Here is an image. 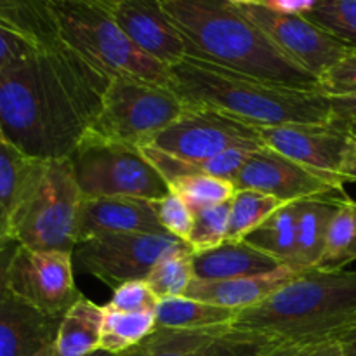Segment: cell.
<instances>
[{"instance_id":"6da1fadb","label":"cell","mask_w":356,"mask_h":356,"mask_svg":"<svg viewBox=\"0 0 356 356\" xmlns=\"http://www.w3.org/2000/svg\"><path fill=\"white\" fill-rule=\"evenodd\" d=\"M110 76L58 42L0 72V132L35 160L70 159L90 131Z\"/></svg>"},{"instance_id":"7a4b0ae2","label":"cell","mask_w":356,"mask_h":356,"mask_svg":"<svg viewBox=\"0 0 356 356\" xmlns=\"http://www.w3.org/2000/svg\"><path fill=\"white\" fill-rule=\"evenodd\" d=\"M169 87L190 108L212 110L250 127L332 120V103L318 89H299L243 75L184 56L169 66Z\"/></svg>"},{"instance_id":"3957f363","label":"cell","mask_w":356,"mask_h":356,"mask_svg":"<svg viewBox=\"0 0 356 356\" xmlns=\"http://www.w3.org/2000/svg\"><path fill=\"white\" fill-rule=\"evenodd\" d=\"M159 2L183 35L186 56L266 82L318 89V80L278 51L238 7L225 0Z\"/></svg>"},{"instance_id":"277c9868","label":"cell","mask_w":356,"mask_h":356,"mask_svg":"<svg viewBox=\"0 0 356 356\" xmlns=\"http://www.w3.org/2000/svg\"><path fill=\"white\" fill-rule=\"evenodd\" d=\"M229 327L264 343L341 341L356 327V271H302Z\"/></svg>"},{"instance_id":"5b68a950","label":"cell","mask_w":356,"mask_h":356,"mask_svg":"<svg viewBox=\"0 0 356 356\" xmlns=\"http://www.w3.org/2000/svg\"><path fill=\"white\" fill-rule=\"evenodd\" d=\"M58 40L101 73L169 86L165 65L143 52L111 14L92 0H45Z\"/></svg>"},{"instance_id":"8992f818","label":"cell","mask_w":356,"mask_h":356,"mask_svg":"<svg viewBox=\"0 0 356 356\" xmlns=\"http://www.w3.org/2000/svg\"><path fill=\"white\" fill-rule=\"evenodd\" d=\"M82 202L72 160H35L10 218V242L37 250L73 252Z\"/></svg>"},{"instance_id":"52a82bcc","label":"cell","mask_w":356,"mask_h":356,"mask_svg":"<svg viewBox=\"0 0 356 356\" xmlns=\"http://www.w3.org/2000/svg\"><path fill=\"white\" fill-rule=\"evenodd\" d=\"M83 198L125 197L159 200L169 186L156 167L136 146L87 132L70 156Z\"/></svg>"},{"instance_id":"ba28073f","label":"cell","mask_w":356,"mask_h":356,"mask_svg":"<svg viewBox=\"0 0 356 356\" xmlns=\"http://www.w3.org/2000/svg\"><path fill=\"white\" fill-rule=\"evenodd\" d=\"M190 111L169 86L148 80L113 76L90 132L124 145H148L149 139Z\"/></svg>"},{"instance_id":"9c48e42d","label":"cell","mask_w":356,"mask_h":356,"mask_svg":"<svg viewBox=\"0 0 356 356\" xmlns=\"http://www.w3.org/2000/svg\"><path fill=\"white\" fill-rule=\"evenodd\" d=\"M254 131L264 148L287 156L339 191L356 183V139L332 120L254 127Z\"/></svg>"},{"instance_id":"30bf717a","label":"cell","mask_w":356,"mask_h":356,"mask_svg":"<svg viewBox=\"0 0 356 356\" xmlns=\"http://www.w3.org/2000/svg\"><path fill=\"white\" fill-rule=\"evenodd\" d=\"M6 289L24 305L63 316L80 298L73 278V252L14 245L6 268Z\"/></svg>"},{"instance_id":"8fae6325","label":"cell","mask_w":356,"mask_h":356,"mask_svg":"<svg viewBox=\"0 0 356 356\" xmlns=\"http://www.w3.org/2000/svg\"><path fill=\"white\" fill-rule=\"evenodd\" d=\"M190 249L170 235H96L80 240L73 257L80 270L117 289L132 280H145L162 257Z\"/></svg>"},{"instance_id":"7c38bea8","label":"cell","mask_w":356,"mask_h":356,"mask_svg":"<svg viewBox=\"0 0 356 356\" xmlns=\"http://www.w3.org/2000/svg\"><path fill=\"white\" fill-rule=\"evenodd\" d=\"M145 146L181 162H202L233 146L264 148L254 127L200 108H190L184 117L153 136Z\"/></svg>"},{"instance_id":"4fadbf2b","label":"cell","mask_w":356,"mask_h":356,"mask_svg":"<svg viewBox=\"0 0 356 356\" xmlns=\"http://www.w3.org/2000/svg\"><path fill=\"white\" fill-rule=\"evenodd\" d=\"M275 47L316 80L356 49L337 40L306 16H285L266 7H238Z\"/></svg>"},{"instance_id":"5bb4252c","label":"cell","mask_w":356,"mask_h":356,"mask_svg":"<svg viewBox=\"0 0 356 356\" xmlns=\"http://www.w3.org/2000/svg\"><path fill=\"white\" fill-rule=\"evenodd\" d=\"M233 183L236 190L261 191L287 204L308 198L344 195V191H339L327 181L320 179L299 163L268 148L256 149Z\"/></svg>"},{"instance_id":"9a60e30c","label":"cell","mask_w":356,"mask_h":356,"mask_svg":"<svg viewBox=\"0 0 356 356\" xmlns=\"http://www.w3.org/2000/svg\"><path fill=\"white\" fill-rule=\"evenodd\" d=\"M108 13L143 52L167 68L186 56V42L159 0H113Z\"/></svg>"},{"instance_id":"2e32d148","label":"cell","mask_w":356,"mask_h":356,"mask_svg":"<svg viewBox=\"0 0 356 356\" xmlns=\"http://www.w3.org/2000/svg\"><path fill=\"white\" fill-rule=\"evenodd\" d=\"M264 341L229 325L204 330L155 329L122 356H259Z\"/></svg>"},{"instance_id":"e0dca14e","label":"cell","mask_w":356,"mask_h":356,"mask_svg":"<svg viewBox=\"0 0 356 356\" xmlns=\"http://www.w3.org/2000/svg\"><path fill=\"white\" fill-rule=\"evenodd\" d=\"M14 245L0 254V356H33L54 343L63 316L40 313L7 292L6 268Z\"/></svg>"},{"instance_id":"ac0fdd59","label":"cell","mask_w":356,"mask_h":356,"mask_svg":"<svg viewBox=\"0 0 356 356\" xmlns=\"http://www.w3.org/2000/svg\"><path fill=\"white\" fill-rule=\"evenodd\" d=\"M96 235H167V232L149 202L125 197L83 198L79 242Z\"/></svg>"},{"instance_id":"d6986e66","label":"cell","mask_w":356,"mask_h":356,"mask_svg":"<svg viewBox=\"0 0 356 356\" xmlns=\"http://www.w3.org/2000/svg\"><path fill=\"white\" fill-rule=\"evenodd\" d=\"M302 271L306 270H299V268L294 266H280L277 270L270 271V273L233 278V280H193L184 296L221 306V308L242 312V309L252 308V306L263 302L264 299L275 294L278 289L294 280Z\"/></svg>"},{"instance_id":"ffe728a7","label":"cell","mask_w":356,"mask_h":356,"mask_svg":"<svg viewBox=\"0 0 356 356\" xmlns=\"http://www.w3.org/2000/svg\"><path fill=\"white\" fill-rule=\"evenodd\" d=\"M282 264L250 243L225 242L216 249L193 252L195 280L218 282L270 273Z\"/></svg>"},{"instance_id":"44dd1931","label":"cell","mask_w":356,"mask_h":356,"mask_svg":"<svg viewBox=\"0 0 356 356\" xmlns=\"http://www.w3.org/2000/svg\"><path fill=\"white\" fill-rule=\"evenodd\" d=\"M103 320V306L82 296L59 322L52 356H89L99 350Z\"/></svg>"},{"instance_id":"7402d4cb","label":"cell","mask_w":356,"mask_h":356,"mask_svg":"<svg viewBox=\"0 0 356 356\" xmlns=\"http://www.w3.org/2000/svg\"><path fill=\"white\" fill-rule=\"evenodd\" d=\"M337 197L308 198V200L298 202L296 266L301 270L316 268L322 257L329 225L337 207Z\"/></svg>"},{"instance_id":"603a6c76","label":"cell","mask_w":356,"mask_h":356,"mask_svg":"<svg viewBox=\"0 0 356 356\" xmlns=\"http://www.w3.org/2000/svg\"><path fill=\"white\" fill-rule=\"evenodd\" d=\"M236 313L238 312H235V309L221 308V306L186 298V296H181V298H167L160 299L159 305H156L155 329H216V327L232 325Z\"/></svg>"},{"instance_id":"cb8c5ba5","label":"cell","mask_w":356,"mask_h":356,"mask_svg":"<svg viewBox=\"0 0 356 356\" xmlns=\"http://www.w3.org/2000/svg\"><path fill=\"white\" fill-rule=\"evenodd\" d=\"M33 165L35 159L0 138V250L14 243L9 236V222Z\"/></svg>"},{"instance_id":"d4e9b609","label":"cell","mask_w":356,"mask_h":356,"mask_svg":"<svg viewBox=\"0 0 356 356\" xmlns=\"http://www.w3.org/2000/svg\"><path fill=\"white\" fill-rule=\"evenodd\" d=\"M247 243L273 257L282 266H296L298 249V202L285 204L268 221L254 229L245 238ZM301 270V268H299Z\"/></svg>"},{"instance_id":"484cf974","label":"cell","mask_w":356,"mask_h":356,"mask_svg":"<svg viewBox=\"0 0 356 356\" xmlns=\"http://www.w3.org/2000/svg\"><path fill=\"white\" fill-rule=\"evenodd\" d=\"M356 261V202L346 195L337 197V207L327 232L325 247L316 268L346 270Z\"/></svg>"},{"instance_id":"4316f807","label":"cell","mask_w":356,"mask_h":356,"mask_svg":"<svg viewBox=\"0 0 356 356\" xmlns=\"http://www.w3.org/2000/svg\"><path fill=\"white\" fill-rule=\"evenodd\" d=\"M0 23L42 49L59 42L45 0H0Z\"/></svg>"},{"instance_id":"83f0119b","label":"cell","mask_w":356,"mask_h":356,"mask_svg":"<svg viewBox=\"0 0 356 356\" xmlns=\"http://www.w3.org/2000/svg\"><path fill=\"white\" fill-rule=\"evenodd\" d=\"M104 308L99 350L124 355L141 344L156 327L155 312H117Z\"/></svg>"},{"instance_id":"f1b7e54d","label":"cell","mask_w":356,"mask_h":356,"mask_svg":"<svg viewBox=\"0 0 356 356\" xmlns=\"http://www.w3.org/2000/svg\"><path fill=\"white\" fill-rule=\"evenodd\" d=\"M287 202L254 190H236L229 209V226L226 242H243ZM292 204V202H291Z\"/></svg>"},{"instance_id":"f546056e","label":"cell","mask_w":356,"mask_h":356,"mask_svg":"<svg viewBox=\"0 0 356 356\" xmlns=\"http://www.w3.org/2000/svg\"><path fill=\"white\" fill-rule=\"evenodd\" d=\"M165 183L170 193L183 198L193 211L232 202L236 193L233 181L209 176V174H176V176L167 177Z\"/></svg>"},{"instance_id":"4dcf8cb0","label":"cell","mask_w":356,"mask_h":356,"mask_svg":"<svg viewBox=\"0 0 356 356\" xmlns=\"http://www.w3.org/2000/svg\"><path fill=\"white\" fill-rule=\"evenodd\" d=\"M193 280L195 268L191 249L179 250V252H172L162 257L145 278L159 301L167 298H181L186 294Z\"/></svg>"},{"instance_id":"1f68e13d","label":"cell","mask_w":356,"mask_h":356,"mask_svg":"<svg viewBox=\"0 0 356 356\" xmlns=\"http://www.w3.org/2000/svg\"><path fill=\"white\" fill-rule=\"evenodd\" d=\"M229 209H232V202L193 211V229H191L190 238L186 242L191 252H204V250L216 249L226 242L229 226Z\"/></svg>"},{"instance_id":"d6a6232c","label":"cell","mask_w":356,"mask_h":356,"mask_svg":"<svg viewBox=\"0 0 356 356\" xmlns=\"http://www.w3.org/2000/svg\"><path fill=\"white\" fill-rule=\"evenodd\" d=\"M306 17L356 49V0H318Z\"/></svg>"},{"instance_id":"836d02e7","label":"cell","mask_w":356,"mask_h":356,"mask_svg":"<svg viewBox=\"0 0 356 356\" xmlns=\"http://www.w3.org/2000/svg\"><path fill=\"white\" fill-rule=\"evenodd\" d=\"M149 205H152L156 219H159L162 228L167 232V235L186 243L188 238H190L191 229H193V209L183 198H179L174 193L165 195V197L159 198V200H152Z\"/></svg>"},{"instance_id":"e575fe53","label":"cell","mask_w":356,"mask_h":356,"mask_svg":"<svg viewBox=\"0 0 356 356\" xmlns=\"http://www.w3.org/2000/svg\"><path fill=\"white\" fill-rule=\"evenodd\" d=\"M159 299L153 294L145 280H132L113 289L110 302L106 308L117 312H155Z\"/></svg>"},{"instance_id":"d590c367","label":"cell","mask_w":356,"mask_h":356,"mask_svg":"<svg viewBox=\"0 0 356 356\" xmlns=\"http://www.w3.org/2000/svg\"><path fill=\"white\" fill-rule=\"evenodd\" d=\"M318 89L329 97L356 94V51L344 56L320 76Z\"/></svg>"},{"instance_id":"8d00e7d4","label":"cell","mask_w":356,"mask_h":356,"mask_svg":"<svg viewBox=\"0 0 356 356\" xmlns=\"http://www.w3.org/2000/svg\"><path fill=\"white\" fill-rule=\"evenodd\" d=\"M259 356H346L341 341L320 343H264Z\"/></svg>"},{"instance_id":"74e56055","label":"cell","mask_w":356,"mask_h":356,"mask_svg":"<svg viewBox=\"0 0 356 356\" xmlns=\"http://www.w3.org/2000/svg\"><path fill=\"white\" fill-rule=\"evenodd\" d=\"M38 49L42 47L0 23V72L26 61Z\"/></svg>"},{"instance_id":"f35d334b","label":"cell","mask_w":356,"mask_h":356,"mask_svg":"<svg viewBox=\"0 0 356 356\" xmlns=\"http://www.w3.org/2000/svg\"><path fill=\"white\" fill-rule=\"evenodd\" d=\"M318 0H264V7L285 16H306Z\"/></svg>"},{"instance_id":"ab89813d","label":"cell","mask_w":356,"mask_h":356,"mask_svg":"<svg viewBox=\"0 0 356 356\" xmlns=\"http://www.w3.org/2000/svg\"><path fill=\"white\" fill-rule=\"evenodd\" d=\"M332 103V122H350L356 120V94L353 96L330 97Z\"/></svg>"},{"instance_id":"60d3db41","label":"cell","mask_w":356,"mask_h":356,"mask_svg":"<svg viewBox=\"0 0 356 356\" xmlns=\"http://www.w3.org/2000/svg\"><path fill=\"white\" fill-rule=\"evenodd\" d=\"M341 344H343V350L346 356H356V327L341 339Z\"/></svg>"},{"instance_id":"b9f144b4","label":"cell","mask_w":356,"mask_h":356,"mask_svg":"<svg viewBox=\"0 0 356 356\" xmlns=\"http://www.w3.org/2000/svg\"><path fill=\"white\" fill-rule=\"evenodd\" d=\"M235 7H264V0H225Z\"/></svg>"},{"instance_id":"7bdbcfd3","label":"cell","mask_w":356,"mask_h":356,"mask_svg":"<svg viewBox=\"0 0 356 356\" xmlns=\"http://www.w3.org/2000/svg\"><path fill=\"white\" fill-rule=\"evenodd\" d=\"M334 124H337V122H334ZM337 125H341V127H344V129H346V131L350 132V134L353 136V138L356 139V120H350V122H341V124H337Z\"/></svg>"},{"instance_id":"ee69618b","label":"cell","mask_w":356,"mask_h":356,"mask_svg":"<svg viewBox=\"0 0 356 356\" xmlns=\"http://www.w3.org/2000/svg\"><path fill=\"white\" fill-rule=\"evenodd\" d=\"M52 355H54V343L47 344L45 348H42V350L37 351L33 356H52Z\"/></svg>"},{"instance_id":"f6af8a7d","label":"cell","mask_w":356,"mask_h":356,"mask_svg":"<svg viewBox=\"0 0 356 356\" xmlns=\"http://www.w3.org/2000/svg\"><path fill=\"white\" fill-rule=\"evenodd\" d=\"M89 356H122V355H115V353H110V351L97 350V351H94V353L89 355Z\"/></svg>"},{"instance_id":"bcb514c9","label":"cell","mask_w":356,"mask_h":356,"mask_svg":"<svg viewBox=\"0 0 356 356\" xmlns=\"http://www.w3.org/2000/svg\"><path fill=\"white\" fill-rule=\"evenodd\" d=\"M3 250H6V249H3ZM3 250H0V254H2V252H3Z\"/></svg>"},{"instance_id":"7dc6e473","label":"cell","mask_w":356,"mask_h":356,"mask_svg":"<svg viewBox=\"0 0 356 356\" xmlns=\"http://www.w3.org/2000/svg\"><path fill=\"white\" fill-rule=\"evenodd\" d=\"M0 138H2V132H0Z\"/></svg>"}]
</instances>
